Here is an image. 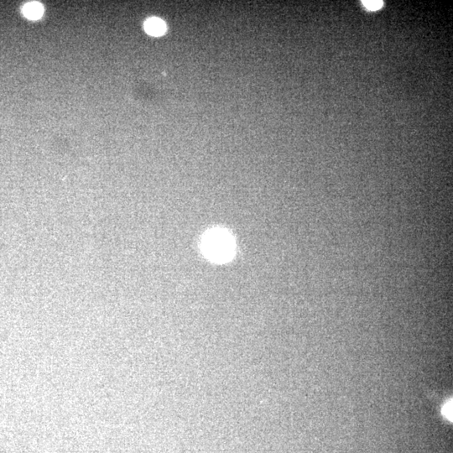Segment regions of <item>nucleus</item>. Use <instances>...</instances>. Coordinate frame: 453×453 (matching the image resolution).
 Segmentation results:
<instances>
[{"label":"nucleus","instance_id":"nucleus-1","mask_svg":"<svg viewBox=\"0 0 453 453\" xmlns=\"http://www.w3.org/2000/svg\"><path fill=\"white\" fill-rule=\"evenodd\" d=\"M203 249L208 256L218 262L229 260L233 254V241L227 232L213 230L203 239Z\"/></svg>","mask_w":453,"mask_h":453},{"label":"nucleus","instance_id":"nucleus-2","mask_svg":"<svg viewBox=\"0 0 453 453\" xmlns=\"http://www.w3.org/2000/svg\"><path fill=\"white\" fill-rule=\"evenodd\" d=\"M145 30L150 36H162L167 31V25L158 18H150L145 21Z\"/></svg>","mask_w":453,"mask_h":453},{"label":"nucleus","instance_id":"nucleus-3","mask_svg":"<svg viewBox=\"0 0 453 453\" xmlns=\"http://www.w3.org/2000/svg\"><path fill=\"white\" fill-rule=\"evenodd\" d=\"M44 8L41 3L32 2L25 4L23 8V14L30 19H38L42 16Z\"/></svg>","mask_w":453,"mask_h":453},{"label":"nucleus","instance_id":"nucleus-4","mask_svg":"<svg viewBox=\"0 0 453 453\" xmlns=\"http://www.w3.org/2000/svg\"><path fill=\"white\" fill-rule=\"evenodd\" d=\"M363 5L366 9L369 11H375L380 8H382L384 5V2L380 0H369V1H363L362 2Z\"/></svg>","mask_w":453,"mask_h":453},{"label":"nucleus","instance_id":"nucleus-5","mask_svg":"<svg viewBox=\"0 0 453 453\" xmlns=\"http://www.w3.org/2000/svg\"><path fill=\"white\" fill-rule=\"evenodd\" d=\"M443 415L448 418V420H452V417H453V402L449 401L448 404H445L444 409H443Z\"/></svg>","mask_w":453,"mask_h":453}]
</instances>
